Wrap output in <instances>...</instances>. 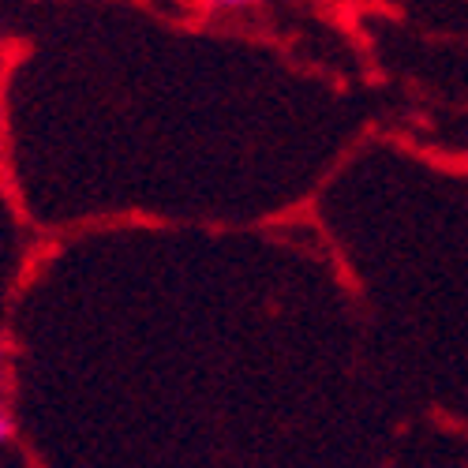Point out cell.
I'll use <instances>...</instances> for the list:
<instances>
[{
  "instance_id": "cell-1",
  "label": "cell",
  "mask_w": 468,
  "mask_h": 468,
  "mask_svg": "<svg viewBox=\"0 0 468 468\" xmlns=\"http://www.w3.org/2000/svg\"><path fill=\"white\" fill-rule=\"evenodd\" d=\"M12 439V423H8V416H0V442H8Z\"/></svg>"
},
{
  "instance_id": "cell-2",
  "label": "cell",
  "mask_w": 468,
  "mask_h": 468,
  "mask_svg": "<svg viewBox=\"0 0 468 468\" xmlns=\"http://www.w3.org/2000/svg\"><path fill=\"white\" fill-rule=\"evenodd\" d=\"M0 378H5V367H0Z\"/></svg>"
}]
</instances>
